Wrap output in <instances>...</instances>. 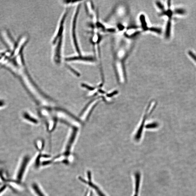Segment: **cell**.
<instances>
[{
    "label": "cell",
    "instance_id": "1",
    "mask_svg": "<svg viewBox=\"0 0 196 196\" xmlns=\"http://www.w3.org/2000/svg\"><path fill=\"white\" fill-rule=\"evenodd\" d=\"M112 65L118 82L123 83L127 80L126 64L134 49L137 39L127 35L125 31L111 34Z\"/></svg>",
    "mask_w": 196,
    "mask_h": 196
},
{
    "label": "cell",
    "instance_id": "2",
    "mask_svg": "<svg viewBox=\"0 0 196 196\" xmlns=\"http://www.w3.org/2000/svg\"><path fill=\"white\" fill-rule=\"evenodd\" d=\"M88 17L87 25L89 41L92 46L93 54L97 59L99 71L103 73L101 45L104 37L109 34L108 31L103 22L100 21L99 12L90 14Z\"/></svg>",
    "mask_w": 196,
    "mask_h": 196
},
{
    "label": "cell",
    "instance_id": "3",
    "mask_svg": "<svg viewBox=\"0 0 196 196\" xmlns=\"http://www.w3.org/2000/svg\"><path fill=\"white\" fill-rule=\"evenodd\" d=\"M69 10L70 8H66V9L64 11L51 41L52 61L54 65L57 66H60L64 62V50L65 24Z\"/></svg>",
    "mask_w": 196,
    "mask_h": 196
},
{
    "label": "cell",
    "instance_id": "4",
    "mask_svg": "<svg viewBox=\"0 0 196 196\" xmlns=\"http://www.w3.org/2000/svg\"><path fill=\"white\" fill-rule=\"evenodd\" d=\"M103 22L109 34L114 28L120 25L132 22L128 4L124 2L118 3Z\"/></svg>",
    "mask_w": 196,
    "mask_h": 196
},
{
    "label": "cell",
    "instance_id": "5",
    "mask_svg": "<svg viewBox=\"0 0 196 196\" xmlns=\"http://www.w3.org/2000/svg\"><path fill=\"white\" fill-rule=\"evenodd\" d=\"M76 6L75 10L72 20L71 25V38L72 43L74 47L76 54H81L82 53L79 41L77 32V24L79 13L82 2Z\"/></svg>",
    "mask_w": 196,
    "mask_h": 196
},
{
    "label": "cell",
    "instance_id": "6",
    "mask_svg": "<svg viewBox=\"0 0 196 196\" xmlns=\"http://www.w3.org/2000/svg\"><path fill=\"white\" fill-rule=\"evenodd\" d=\"M64 62L66 64L69 63H78L85 64L94 65L97 63V61L94 54H75L65 57Z\"/></svg>",
    "mask_w": 196,
    "mask_h": 196
},
{
    "label": "cell",
    "instance_id": "7",
    "mask_svg": "<svg viewBox=\"0 0 196 196\" xmlns=\"http://www.w3.org/2000/svg\"><path fill=\"white\" fill-rule=\"evenodd\" d=\"M30 161L29 157L26 155L23 157L20 162L15 174L14 179L13 180L14 182L18 186L22 185V181Z\"/></svg>",
    "mask_w": 196,
    "mask_h": 196
},
{
    "label": "cell",
    "instance_id": "8",
    "mask_svg": "<svg viewBox=\"0 0 196 196\" xmlns=\"http://www.w3.org/2000/svg\"><path fill=\"white\" fill-rule=\"evenodd\" d=\"M139 20L140 28L143 32L152 33L160 34L162 30L159 27L152 26L149 21L148 17L145 14L141 13L139 15Z\"/></svg>",
    "mask_w": 196,
    "mask_h": 196
},
{
    "label": "cell",
    "instance_id": "9",
    "mask_svg": "<svg viewBox=\"0 0 196 196\" xmlns=\"http://www.w3.org/2000/svg\"><path fill=\"white\" fill-rule=\"evenodd\" d=\"M32 189L34 193L37 196H46L42 190L39 185L36 183H33L31 185Z\"/></svg>",
    "mask_w": 196,
    "mask_h": 196
},
{
    "label": "cell",
    "instance_id": "10",
    "mask_svg": "<svg viewBox=\"0 0 196 196\" xmlns=\"http://www.w3.org/2000/svg\"><path fill=\"white\" fill-rule=\"evenodd\" d=\"M82 2H83V1H68V0L60 1V4L64 6L66 8H70L71 6H77Z\"/></svg>",
    "mask_w": 196,
    "mask_h": 196
},
{
    "label": "cell",
    "instance_id": "11",
    "mask_svg": "<svg viewBox=\"0 0 196 196\" xmlns=\"http://www.w3.org/2000/svg\"><path fill=\"white\" fill-rule=\"evenodd\" d=\"M7 185L5 184V183L0 186V196H1V195L4 194V193L7 190Z\"/></svg>",
    "mask_w": 196,
    "mask_h": 196
},
{
    "label": "cell",
    "instance_id": "12",
    "mask_svg": "<svg viewBox=\"0 0 196 196\" xmlns=\"http://www.w3.org/2000/svg\"><path fill=\"white\" fill-rule=\"evenodd\" d=\"M174 13L178 14L183 15L186 12L185 9L181 8L177 9L174 10Z\"/></svg>",
    "mask_w": 196,
    "mask_h": 196
},
{
    "label": "cell",
    "instance_id": "13",
    "mask_svg": "<svg viewBox=\"0 0 196 196\" xmlns=\"http://www.w3.org/2000/svg\"><path fill=\"white\" fill-rule=\"evenodd\" d=\"M4 102L2 100H0V107H2L4 105Z\"/></svg>",
    "mask_w": 196,
    "mask_h": 196
}]
</instances>
